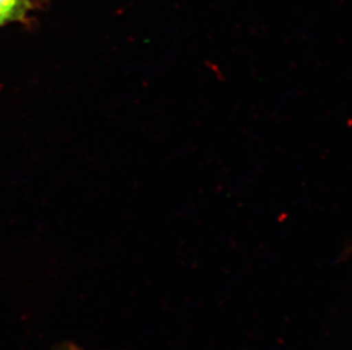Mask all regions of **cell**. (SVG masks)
I'll return each instance as SVG.
<instances>
[{"label":"cell","instance_id":"cell-2","mask_svg":"<svg viewBox=\"0 0 352 350\" xmlns=\"http://www.w3.org/2000/svg\"><path fill=\"white\" fill-rule=\"evenodd\" d=\"M67 350H77V349H76V348H74V347H69V348H67Z\"/></svg>","mask_w":352,"mask_h":350},{"label":"cell","instance_id":"cell-1","mask_svg":"<svg viewBox=\"0 0 352 350\" xmlns=\"http://www.w3.org/2000/svg\"><path fill=\"white\" fill-rule=\"evenodd\" d=\"M28 0H0V25L15 20L25 10Z\"/></svg>","mask_w":352,"mask_h":350}]
</instances>
